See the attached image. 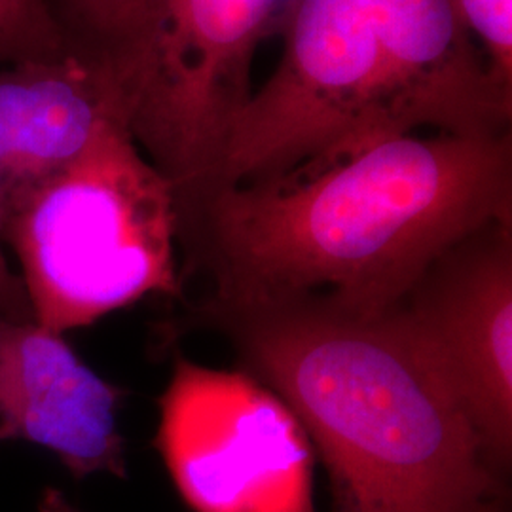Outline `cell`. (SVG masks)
<instances>
[{"mask_svg":"<svg viewBox=\"0 0 512 512\" xmlns=\"http://www.w3.org/2000/svg\"><path fill=\"white\" fill-rule=\"evenodd\" d=\"M156 448L196 512H315L311 442L268 385L177 359L158 399Z\"/></svg>","mask_w":512,"mask_h":512,"instance_id":"obj_6","label":"cell"},{"mask_svg":"<svg viewBox=\"0 0 512 512\" xmlns=\"http://www.w3.org/2000/svg\"><path fill=\"white\" fill-rule=\"evenodd\" d=\"M0 317L12 321H33L31 306L19 275L12 272L0 239Z\"/></svg>","mask_w":512,"mask_h":512,"instance_id":"obj_13","label":"cell"},{"mask_svg":"<svg viewBox=\"0 0 512 512\" xmlns=\"http://www.w3.org/2000/svg\"><path fill=\"white\" fill-rule=\"evenodd\" d=\"M511 220V133H414L211 186L177 207V239L215 262L222 306L313 296L380 313L461 241Z\"/></svg>","mask_w":512,"mask_h":512,"instance_id":"obj_1","label":"cell"},{"mask_svg":"<svg viewBox=\"0 0 512 512\" xmlns=\"http://www.w3.org/2000/svg\"><path fill=\"white\" fill-rule=\"evenodd\" d=\"M38 512H82L57 488H46L38 499Z\"/></svg>","mask_w":512,"mask_h":512,"instance_id":"obj_14","label":"cell"},{"mask_svg":"<svg viewBox=\"0 0 512 512\" xmlns=\"http://www.w3.org/2000/svg\"><path fill=\"white\" fill-rule=\"evenodd\" d=\"M124 397L63 334L0 317V442L40 446L74 478H126V440L116 420Z\"/></svg>","mask_w":512,"mask_h":512,"instance_id":"obj_8","label":"cell"},{"mask_svg":"<svg viewBox=\"0 0 512 512\" xmlns=\"http://www.w3.org/2000/svg\"><path fill=\"white\" fill-rule=\"evenodd\" d=\"M44 4L65 52L114 82L145 0H44Z\"/></svg>","mask_w":512,"mask_h":512,"instance_id":"obj_10","label":"cell"},{"mask_svg":"<svg viewBox=\"0 0 512 512\" xmlns=\"http://www.w3.org/2000/svg\"><path fill=\"white\" fill-rule=\"evenodd\" d=\"M293 0H145L114 76L131 139L173 188L175 207L213 183L253 95L260 42Z\"/></svg>","mask_w":512,"mask_h":512,"instance_id":"obj_4","label":"cell"},{"mask_svg":"<svg viewBox=\"0 0 512 512\" xmlns=\"http://www.w3.org/2000/svg\"><path fill=\"white\" fill-rule=\"evenodd\" d=\"M497 465L512 446V220L439 258L397 306Z\"/></svg>","mask_w":512,"mask_h":512,"instance_id":"obj_7","label":"cell"},{"mask_svg":"<svg viewBox=\"0 0 512 512\" xmlns=\"http://www.w3.org/2000/svg\"><path fill=\"white\" fill-rule=\"evenodd\" d=\"M495 80L512 92V0H454Z\"/></svg>","mask_w":512,"mask_h":512,"instance_id":"obj_12","label":"cell"},{"mask_svg":"<svg viewBox=\"0 0 512 512\" xmlns=\"http://www.w3.org/2000/svg\"><path fill=\"white\" fill-rule=\"evenodd\" d=\"M224 308L251 376L321 452L336 512L488 511L494 461L399 308Z\"/></svg>","mask_w":512,"mask_h":512,"instance_id":"obj_2","label":"cell"},{"mask_svg":"<svg viewBox=\"0 0 512 512\" xmlns=\"http://www.w3.org/2000/svg\"><path fill=\"white\" fill-rule=\"evenodd\" d=\"M0 239L18 258L33 321L57 334L179 293L173 188L122 122L0 203Z\"/></svg>","mask_w":512,"mask_h":512,"instance_id":"obj_3","label":"cell"},{"mask_svg":"<svg viewBox=\"0 0 512 512\" xmlns=\"http://www.w3.org/2000/svg\"><path fill=\"white\" fill-rule=\"evenodd\" d=\"M112 122L124 124L114 84L71 55L2 69L0 203L73 164Z\"/></svg>","mask_w":512,"mask_h":512,"instance_id":"obj_9","label":"cell"},{"mask_svg":"<svg viewBox=\"0 0 512 512\" xmlns=\"http://www.w3.org/2000/svg\"><path fill=\"white\" fill-rule=\"evenodd\" d=\"M67 52L44 0H0V65L52 61Z\"/></svg>","mask_w":512,"mask_h":512,"instance_id":"obj_11","label":"cell"},{"mask_svg":"<svg viewBox=\"0 0 512 512\" xmlns=\"http://www.w3.org/2000/svg\"><path fill=\"white\" fill-rule=\"evenodd\" d=\"M401 2L293 0L281 59L239 112L207 188L344 158Z\"/></svg>","mask_w":512,"mask_h":512,"instance_id":"obj_5","label":"cell"}]
</instances>
